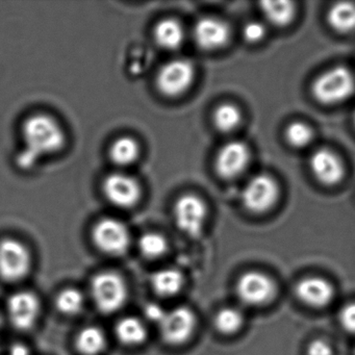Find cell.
<instances>
[{
    "mask_svg": "<svg viewBox=\"0 0 355 355\" xmlns=\"http://www.w3.org/2000/svg\"><path fill=\"white\" fill-rule=\"evenodd\" d=\"M236 292L240 300L250 306H261L273 300L277 294L275 282L267 274L249 271L236 282Z\"/></svg>",
    "mask_w": 355,
    "mask_h": 355,
    "instance_id": "obj_6",
    "label": "cell"
},
{
    "mask_svg": "<svg viewBox=\"0 0 355 355\" xmlns=\"http://www.w3.org/2000/svg\"><path fill=\"white\" fill-rule=\"evenodd\" d=\"M159 326L165 343L178 346L188 342L194 334L197 326L196 315L189 307H175L166 313Z\"/></svg>",
    "mask_w": 355,
    "mask_h": 355,
    "instance_id": "obj_10",
    "label": "cell"
},
{
    "mask_svg": "<svg viewBox=\"0 0 355 355\" xmlns=\"http://www.w3.org/2000/svg\"><path fill=\"white\" fill-rule=\"evenodd\" d=\"M153 36L155 42L162 49L175 51L184 44L186 33L184 26L178 20L166 18L155 26Z\"/></svg>",
    "mask_w": 355,
    "mask_h": 355,
    "instance_id": "obj_17",
    "label": "cell"
},
{
    "mask_svg": "<svg viewBox=\"0 0 355 355\" xmlns=\"http://www.w3.org/2000/svg\"><path fill=\"white\" fill-rule=\"evenodd\" d=\"M85 298L76 288H65L58 294L55 305L66 315H76L84 309Z\"/></svg>",
    "mask_w": 355,
    "mask_h": 355,
    "instance_id": "obj_27",
    "label": "cell"
},
{
    "mask_svg": "<svg viewBox=\"0 0 355 355\" xmlns=\"http://www.w3.org/2000/svg\"><path fill=\"white\" fill-rule=\"evenodd\" d=\"M95 246L110 255L124 254L130 244V234L125 224L114 218L99 220L92 230Z\"/></svg>",
    "mask_w": 355,
    "mask_h": 355,
    "instance_id": "obj_7",
    "label": "cell"
},
{
    "mask_svg": "<svg viewBox=\"0 0 355 355\" xmlns=\"http://www.w3.org/2000/svg\"><path fill=\"white\" fill-rule=\"evenodd\" d=\"M9 355H30V352L24 345L16 344L10 349Z\"/></svg>",
    "mask_w": 355,
    "mask_h": 355,
    "instance_id": "obj_33",
    "label": "cell"
},
{
    "mask_svg": "<svg viewBox=\"0 0 355 355\" xmlns=\"http://www.w3.org/2000/svg\"><path fill=\"white\" fill-rule=\"evenodd\" d=\"M340 326L349 334H355V302L347 303L338 313Z\"/></svg>",
    "mask_w": 355,
    "mask_h": 355,
    "instance_id": "obj_29",
    "label": "cell"
},
{
    "mask_svg": "<svg viewBox=\"0 0 355 355\" xmlns=\"http://www.w3.org/2000/svg\"><path fill=\"white\" fill-rule=\"evenodd\" d=\"M166 313L167 311H164L163 307L159 306L157 303H149L144 309L145 317L153 323H157V325L163 321Z\"/></svg>",
    "mask_w": 355,
    "mask_h": 355,
    "instance_id": "obj_32",
    "label": "cell"
},
{
    "mask_svg": "<svg viewBox=\"0 0 355 355\" xmlns=\"http://www.w3.org/2000/svg\"><path fill=\"white\" fill-rule=\"evenodd\" d=\"M139 249L147 259H159L167 252L168 241L159 232H146L139 240Z\"/></svg>",
    "mask_w": 355,
    "mask_h": 355,
    "instance_id": "obj_26",
    "label": "cell"
},
{
    "mask_svg": "<svg viewBox=\"0 0 355 355\" xmlns=\"http://www.w3.org/2000/svg\"><path fill=\"white\" fill-rule=\"evenodd\" d=\"M32 268V257L28 247L15 239L0 241V277L6 282L24 279Z\"/></svg>",
    "mask_w": 355,
    "mask_h": 355,
    "instance_id": "obj_4",
    "label": "cell"
},
{
    "mask_svg": "<svg viewBox=\"0 0 355 355\" xmlns=\"http://www.w3.org/2000/svg\"><path fill=\"white\" fill-rule=\"evenodd\" d=\"M279 188L277 182L267 174L251 178L242 192V202L251 213L263 214L277 202Z\"/></svg>",
    "mask_w": 355,
    "mask_h": 355,
    "instance_id": "obj_8",
    "label": "cell"
},
{
    "mask_svg": "<svg viewBox=\"0 0 355 355\" xmlns=\"http://www.w3.org/2000/svg\"><path fill=\"white\" fill-rule=\"evenodd\" d=\"M330 28L340 34L355 32V3H336L327 13Z\"/></svg>",
    "mask_w": 355,
    "mask_h": 355,
    "instance_id": "obj_19",
    "label": "cell"
},
{
    "mask_svg": "<svg viewBox=\"0 0 355 355\" xmlns=\"http://www.w3.org/2000/svg\"><path fill=\"white\" fill-rule=\"evenodd\" d=\"M354 123H355V114H354Z\"/></svg>",
    "mask_w": 355,
    "mask_h": 355,
    "instance_id": "obj_35",
    "label": "cell"
},
{
    "mask_svg": "<svg viewBox=\"0 0 355 355\" xmlns=\"http://www.w3.org/2000/svg\"><path fill=\"white\" fill-rule=\"evenodd\" d=\"M296 296L307 306L322 309L332 302L334 288L331 282L320 276L302 278L295 288Z\"/></svg>",
    "mask_w": 355,
    "mask_h": 355,
    "instance_id": "obj_15",
    "label": "cell"
},
{
    "mask_svg": "<svg viewBox=\"0 0 355 355\" xmlns=\"http://www.w3.org/2000/svg\"><path fill=\"white\" fill-rule=\"evenodd\" d=\"M76 348L84 355H99L107 347V338L101 328L87 326L76 336Z\"/></svg>",
    "mask_w": 355,
    "mask_h": 355,
    "instance_id": "obj_21",
    "label": "cell"
},
{
    "mask_svg": "<svg viewBox=\"0 0 355 355\" xmlns=\"http://www.w3.org/2000/svg\"><path fill=\"white\" fill-rule=\"evenodd\" d=\"M116 336L120 342L128 346H138L147 338V329L140 319L126 317L116 325Z\"/></svg>",
    "mask_w": 355,
    "mask_h": 355,
    "instance_id": "obj_20",
    "label": "cell"
},
{
    "mask_svg": "<svg viewBox=\"0 0 355 355\" xmlns=\"http://www.w3.org/2000/svg\"><path fill=\"white\" fill-rule=\"evenodd\" d=\"M354 91V76L343 66L324 72L315 78L311 87L313 97L323 105L342 103L350 98Z\"/></svg>",
    "mask_w": 355,
    "mask_h": 355,
    "instance_id": "obj_2",
    "label": "cell"
},
{
    "mask_svg": "<svg viewBox=\"0 0 355 355\" xmlns=\"http://www.w3.org/2000/svg\"><path fill=\"white\" fill-rule=\"evenodd\" d=\"M151 286L159 296H175L184 286V276L178 270L166 268L151 276Z\"/></svg>",
    "mask_w": 355,
    "mask_h": 355,
    "instance_id": "obj_18",
    "label": "cell"
},
{
    "mask_svg": "<svg viewBox=\"0 0 355 355\" xmlns=\"http://www.w3.org/2000/svg\"><path fill=\"white\" fill-rule=\"evenodd\" d=\"M307 355H334L331 345L326 340L318 338L309 343L306 350Z\"/></svg>",
    "mask_w": 355,
    "mask_h": 355,
    "instance_id": "obj_31",
    "label": "cell"
},
{
    "mask_svg": "<svg viewBox=\"0 0 355 355\" xmlns=\"http://www.w3.org/2000/svg\"><path fill=\"white\" fill-rule=\"evenodd\" d=\"M38 297L30 291L15 293L8 300V315L14 327L30 330L34 327L40 315Z\"/></svg>",
    "mask_w": 355,
    "mask_h": 355,
    "instance_id": "obj_12",
    "label": "cell"
},
{
    "mask_svg": "<svg viewBox=\"0 0 355 355\" xmlns=\"http://www.w3.org/2000/svg\"><path fill=\"white\" fill-rule=\"evenodd\" d=\"M244 315L236 307H223L215 317V326L221 334H234L243 327Z\"/></svg>",
    "mask_w": 355,
    "mask_h": 355,
    "instance_id": "obj_24",
    "label": "cell"
},
{
    "mask_svg": "<svg viewBox=\"0 0 355 355\" xmlns=\"http://www.w3.org/2000/svg\"><path fill=\"white\" fill-rule=\"evenodd\" d=\"M24 148L16 157L22 170H30L42 157L59 153L66 142L61 124L46 114H35L22 124Z\"/></svg>",
    "mask_w": 355,
    "mask_h": 355,
    "instance_id": "obj_1",
    "label": "cell"
},
{
    "mask_svg": "<svg viewBox=\"0 0 355 355\" xmlns=\"http://www.w3.org/2000/svg\"><path fill=\"white\" fill-rule=\"evenodd\" d=\"M249 161L250 151L248 146L242 141H232L226 143L217 153L216 171L222 178L232 180L244 172Z\"/></svg>",
    "mask_w": 355,
    "mask_h": 355,
    "instance_id": "obj_13",
    "label": "cell"
},
{
    "mask_svg": "<svg viewBox=\"0 0 355 355\" xmlns=\"http://www.w3.org/2000/svg\"><path fill=\"white\" fill-rule=\"evenodd\" d=\"M243 38L249 43H257L266 36V28L263 24L250 21L243 28Z\"/></svg>",
    "mask_w": 355,
    "mask_h": 355,
    "instance_id": "obj_30",
    "label": "cell"
},
{
    "mask_svg": "<svg viewBox=\"0 0 355 355\" xmlns=\"http://www.w3.org/2000/svg\"><path fill=\"white\" fill-rule=\"evenodd\" d=\"M0 325H1V315H0Z\"/></svg>",
    "mask_w": 355,
    "mask_h": 355,
    "instance_id": "obj_34",
    "label": "cell"
},
{
    "mask_svg": "<svg viewBox=\"0 0 355 355\" xmlns=\"http://www.w3.org/2000/svg\"><path fill=\"white\" fill-rule=\"evenodd\" d=\"M261 10L266 19L275 26H286L295 18V3L292 1H263Z\"/></svg>",
    "mask_w": 355,
    "mask_h": 355,
    "instance_id": "obj_22",
    "label": "cell"
},
{
    "mask_svg": "<svg viewBox=\"0 0 355 355\" xmlns=\"http://www.w3.org/2000/svg\"><path fill=\"white\" fill-rule=\"evenodd\" d=\"M110 159L118 166H128L134 164L140 155V147L135 139L121 137L117 139L110 148Z\"/></svg>",
    "mask_w": 355,
    "mask_h": 355,
    "instance_id": "obj_23",
    "label": "cell"
},
{
    "mask_svg": "<svg viewBox=\"0 0 355 355\" xmlns=\"http://www.w3.org/2000/svg\"><path fill=\"white\" fill-rule=\"evenodd\" d=\"M230 31L227 24L216 17H203L197 21L193 30L195 43L205 51L222 49L230 40Z\"/></svg>",
    "mask_w": 355,
    "mask_h": 355,
    "instance_id": "obj_14",
    "label": "cell"
},
{
    "mask_svg": "<svg viewBox=\"0 0 355 355\" xmlns=\"http://www.w3.org/2000/svg\"><path fill=\"white\" fill-rule=\"evenodd\" d=\"M309 168L313 176L326 186L338 184L344 178L345 168L340 157L329 149L321 148L311 155Z\"/></svg>",
    "mask_w": 355,
    "mask_h": 355,
    "instance_id": "obj_16",
    "label": "cell"
},
{
    "mask_svg": "<svg viewBox=\"0 0 355 355\" xmlns=\"http://www.w3.org/2000/svg\"><path fill=\"white\" fill-rule=\"evenodd\" d=\"M214 124L222 132H230L240 125L242 115L240 110L232 103H223L214 112Z\"/></svg>",
    "mask_w": 355,
    "mask_h": 355,
    "instance_id": "obj_25",
    "label": "cell"
},
{
    "mask_svg": "<svg viewBox=\"0 0 355 355\" xmlns=\"http://www.w3.org/2000/svg\"><path fill=\"white\" fill-rule=\"evenodd\" d=\"M105 198L116 207L130 209L140 200L142 190L136 178L124 173H112L103 184Z\"/></svg>",
    "mask_w": 355,
    "mask_h": 355,
    "instance_id": "obj_11",
    "label": "cell"
},
{
    "mask_svg": "<svg viewBox=\"0 0 355 355\" xmlns=\"http://www.w3.org/2000/svg\"><path fill=\"white\" fill-rule=\"evenodd\" d=\"M195 80L194 65L188 60L178 59L168 62L159 69L157 87L161 94L176 98L187 92Z\"/></svg>",
    "mask_w": 355,
    "mask_h": 355,
    "instance_id": "obj_5",
    "label": "cell"
},
{
    "mask_svg": "<svg viewBox=\"0 0 355 355\" xmlns=\"http://www.w3.org/2000/svg\"><path fill=\"white\" fill-rule=\"evenodd\" d=\"M91 294L101 313H115L125 304L128 296V286L117 273L103 272L93 278Z\"/></svg>",
    "mask_w": 355,
    "mask_h": 355,
    "instance_id": "obj_3",
    "label": "cell"
},
{
    "mask_svg": "<svg viewBox=\"0 0 355 355\" xmlns=\"http://www.w3.org/2000/svg\"><path fill=\"white\" fill-rule=\"evenodd\" d=\"M286 139L291 146L302 148L311 144L313 130L303 122H293L286 128Z\"/></svg>",
    "mask_w": 355,
    "mask_h": 355,
    "instance_id": "obj_28",
    "label": "cell"
},
{
    "mask_svg": "<svg viewBox=\"0 0 355 355\" xmlns=\"http://www.w3.org/2000/svg\"><path fill=\"white\" fill-rule=\"evenodd\" d=\"M176 225L184 234L198 238L203 232L207 209L202 199L194 194L182 195L174 205Z\"/></svg>",
    "mask_w": 355,
    "mask_h": 355,
    "instance_id": "obj_9",
    "label": "cell"
}]
</instances>
